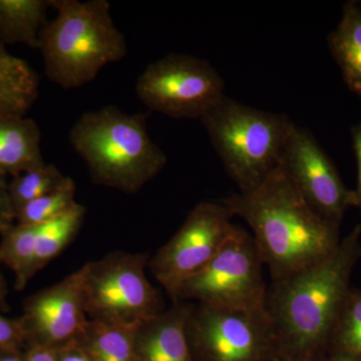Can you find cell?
<instances>
[{"label":"cell","instance_id":"obj_5","mask_svg":"<svg viewBox=\"0 0 361 361\" xmlns=\"http://www.w3.org/2000/svg\"><path fill=\"white\" fill-rule=\"evenodd\" d=\"M240 193L260 186L278 167L293 122L224 96L201 118Z\"/></svg>","mask_w":361,"mask_h":361},{"label":"cell","instance_id":"obj_22","mask_svg":"<svg viewBox=\"0 0 361 361\" xmlns=\"http://www.w3.org/2000/svg\"><path fill=\"white\" fill-rule=\"evenodd\" d=\"M75 180L71 177L63 179L54 191L28 202L16 211V222L20 225H39L63 215L77 204Z\"/></svg>","mask_w":361,"mask_h":361},{"label":"cell","instance_id":"obj_20","mask_svg":"<svg viewBox=\"0 0 361 361\" xmlns=\"http://www.w3.org/2000/svg\"><path fill=\"white\" fill-rule=\"evenodd\" d=\"M85 212L87 209L77 203L56 219L39 225L33 257V275L70 245L82 228Z\"/></svg>","mask_w":361,"mask_h":361},{"label":"cell","instance_id":"obj_18","mask_svg":"<svg viewBox=\"0 0 361 361\" xmlns=\"http://www.w3.org/2000/svg\"><path fill=\"white\" fill-rule=\"evenodd\" d=\"M139 326L89 319L78 338L94 361H135V334Z\"/></svg>","mask_w":361,"mask_h":361},{"label":"cell","instance_id":"obj_28","mask_svg":"<svg viewBox=\"0 0 361 361\" xmlns=\"http://www.w3.org/2000/svg\"><path fill=\"white\" fill-rule=\"evenodd\" d=\"M7 287L6 280L0 273V308L6 307Z\"/></svg>","mask_w":361,"mask_h":361},{"label":"cell","instance_id":"obj_13","mask_svg":"<svg viewBox=\"0 0 361 361\" xmlns=\"http://www.w3.org/2000/svg\"><path fill=\"white\" fill-rule=\"evenodd\" d=\"M194 304L177 301L153 319L140 325L135 334L137 361H195L187 336Z\"/></svg>","mask_w":361,"mask_h":361},{"label":"cell","instance_id":"obj_25","mask_svg":"<svg viewBox=\"0 0 361 361\" xmlns=\"http://www.w3.org/2000/svg\"><path fill=\"white\" fill-rule=\"evenodd\" d=\"M351 139L357 167V186L355 190L356 207L360 209L361 216V121L351 128Z\"/></svg>","mask_w":361,"mask_h":361},{"label":"cell","instance_id":"obj_10","mask_svg":"<svg viewBox=\"0 0 361 361\" xmlns=\"http://www.w3.org/2000/svg\"><path fill=\"white\" fill-rule=\"evenodd\" d=\"M233 215L222 202H202L149 262L157 281L174 299L183 282L201 270L231 235Z\"/></svg>","mask_w":361,"mask_h":361},{"label":"cell","instance_id":"obj_17","mask_svg":"<svg viewBox=\"0 0 361 361\" xmlns=\"http://www.w3.org/2000/svg\"><path fill=\"white\" fill-rule=\"evenodd\" d=\"M51 0H0V44L39 49Z\"/></svg>","mask_w":361,"mask_h":361},{"label":"cell","instance_id":"obj_14","mask_svg":"<svg viewBox=\"0 0 361 361\" xmlns=\"http://www.w3.org/2000/svg\"><path fill=\"white\" fill-rule=\"evenodd\" d=\"M42 132L32 118H0V173L13 177L44 166Z\"/></svg>","mask_w":361,"mask_h":361},{"label":"cell","instance_id":"obj_2","mask_svg":"<svg viewBox=\"0 0 361 361\" xmlns=\"http://www.w3.org/2000/svg\"><path fill=\"white\" fill-rule=\"evenodd\" d=\"M221 202L250 226L272 281L322 262L341 244L339 225L318 215L279 167L253 191Z\"/></svg>","mask_w":361,"mask_h":361},{"label":"cell","instance_id":"obj_11","mask_svg":"<svg viewBox=\"0 0 361 361\" xmlns=\"http://www.w3.org/2000/svg\"><path fill=\"white\" fill-rule=\"evenodd\" d=\"M279 168L318 215L341 225L351 207L355 190L344 185L331 159L310 130L293 123L280 159Z\"/></svg>","mask_w":361,"mask_h":361},{"label":"cell","instance_id":"obj_6","mask_svg":"<svg viewBox=\"0 0 361 361\" xmlns=\"http://www.w3.org/2000/svg\"><path fill=\"white\" fill-rule=\"evenodd\" d=\"M147 254L114 252L80 268L90 319L140 326L164 310L160 292L146 276Z\"/></svg>","mask_w":361,"mask_h":361},{"label":"cell","instance_id":"obj_26","mask_svg":"<svg viewBox=\"0 0 361 361\" xmlns=\"http://www.w3.org/2000/svg\"><path fill=\"white\" fill-rule=\"evenodd\" d=\"M63 349H65V353L59 357V361H92L89 355L77 341L63 346Z\"/></svg>","mask_w":361,"mask_h":361},{"label":"cell","instance_id":"obj_16","mask_svg":"<svg viewBox=\"0 0 361 361\" xmlns=\"http://www.w3.org/2000/svg\"><path fill=\"white\" fill-rule=\"evenodd\" d=\"M329 47L346 87L361 97V8L357 2L344 4L341 20L329 35Z\"/></svg>","mask_w":361,"mask_h":361},{"label":"cell","instance_id":"obj_19","mask_svg":"<svg viewBox=\"0 0 361 361\" xmlns=\"http://www.w3.org/2000/svg\"><path fill=\"white\" fill-rule=\"evenodd\" d=\"M325 356L336 361H361V287L351 288L344 299Z\"/></svg>","mask_w":361,"mask_h":361},{"label":"cell","instance_id":"obj_12","mask_svg":"<svg viewBox=\"0 0 361 361\" xmlns=\"http://www.w3.org/2000/svg\"><path fill=\"white\" fill-rule=\"evenodd\" d=\"M82 291V271L39 292L26 301L23 318L26 336L35 345L63 348L78 341L89 322Z\"/></svg>","mask_w":361,"mask_h":361},{"label":"cell","instance_id":"obj_15","mask_svg":"<svg viewBox=\"0 0 361 361\" xmlns=\"http://www.w3.org/2000/svg\"><path fill=\"white\" fill-rule=\"evenodd\" d=\"M39 94L37 73L0 44V118L25 116Z\"/></svg>","mask_w":361,"mask_h":361},{"label":"cell","instance_id":"obj_29","mask_svg":"<svg viewBox=\"0 0 361 361\" xmlns=\"http://www.w3.org/2000/svg\"><path fill=\"white\" fill-rule=\"evenodd\" d=\"M320 361H336V360H330V358L326 357V356H324V357H323V360H320Z\"/></svg>","mask_w":361,"mask_h":361},{"label":"cell","instance_id":"obj_8","mask_svg":"<svg viewBox=\"0 0 361 361\" xmlns=\"http://www.w3.org/2000/svg\"><path fill=\"white\" fill-rule=\"evenodd\" d=\"M224 80L208 61L171 54L149 63L135 82L149 110L174 118H201L225 96Z\"/></svg>","mask_w":361,"mask_h":361},{"label":"cell","instance_id":"obj_7","mask_svg":"<svg viewBox=\"0 0 361 361\" xmlns=\"http://www.w3.org/2000/svg\"><path fill=\"white\" fill-rule=\"evenodd\" d=\"M253 236L235 226L218 253L183 282L173 301H197L231 310H264L267 287Z\"/></svg>","mask_w":361,"mask_h":361},{"label":"cell","instance_id":"obj_9","mask_svg":"<svg viewBox=\"0 0 361 361\" xmlns=\"http://www.w3.org/2000/svg\"><path fill=\"white\" fill-rule=\"evenodd\" d=\"M192 353L202 361H273L275 338L267 310L194 304L187 323Z\"/></svg>","mask_w":361,"mask_h":361},{"label":"cell","instance_id":"obj_23","mask_svg":"<svg viewBox=\"0 0 361 361\" xmlns=\"http://www.w3.org/2000/svg\"><path fill=\"white\" fill-rule=\"evenodd\" d=\"M65 178L56 165L47 163L13 177L8 184V191L16 214L28 202L54 191Z\"/></svg>","mask_w":361,"mask_h":361},{"label":"cell","instance_id":"obj_4","mask_svg":"<svg viewBox=\"0 0 361 361\" xmlns=\"http://www.w3.org/2000/svg\"><path fill=\"white\" fill-rule=\"evenodd\" d=\"M58 16L39 35L44 73L65 90L92 82L104 66L128 54L125 35L111 16L106 0H51Z\"/></svg>","mask_w":361,"mask_h":361},{"label":"cell","instance_id":"obj_21","mask_svg":"<svg viewBox=\"0 0 361 361\" xmlns=\"http://www.w3.org/2000/svg\"><path fill=\"white\" fill-rule=\"evenodd\" d=\"M39 225L16 224L2 234L4 239L0 244V263H4L13 271L18 289L25 288L33 276V257Z\"/></svg>","mask_w":361,"mask_h":361},{"label":"cell","instance_id":"obj_27","mask_svg":"<svg viewBox=\"0 0 361 361\" xmlns=\"http://www.w3.org/2000/svg\"><path fill=\"white\" fill-rule=\"evenodd\" d=\"M27 361H59L58 349L35 345L30 351Z\"/></svg>","mask_w":361,"mask_h":361},{"label":"cell","instance_id":"obj_3","mask_svg":"<svg viewBox=\"0 0 361 361\" xmlns=\"http://www.w3.org/2000/svg\"><path fill=\"white\" fill-rule=\"evenodd\" d=\"M147 116L106 106L73 123L68 140L92 182L133 194L160 174L168 158L149 137Z\"/></svg>","mask_w":361,"mask_h":361},{"label":"cell","instance_id":"obj_1","mask_svg":"<svg viewBox=\"0 0 361 361\" xmlns=\"http://www.w3.org/2000/svg\"><path fill=\"white\" fill-rule=\"evenodd\" d=\"M360 256L361 224H358L341 239L329 258L272 282L266 310L274 332L273 361L323 360Z\"/></svg>","mask_w":361,"mask_h":361},{"label":"cell","instance_id":"obj_24","mask_svg":"<svg viewBox=\"0 0 361 361\" xmlns=\"http://www.w3.org/2000/svg\"><path fill=\"white\" fill-rule=\"evenodd\" d=\"M16 214L8 191L6 176L0 173V233L4 234L13 227Z\"/></svg>","mask_w":361,"mask_h":361}]
</instances>
